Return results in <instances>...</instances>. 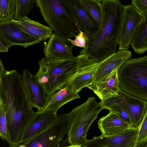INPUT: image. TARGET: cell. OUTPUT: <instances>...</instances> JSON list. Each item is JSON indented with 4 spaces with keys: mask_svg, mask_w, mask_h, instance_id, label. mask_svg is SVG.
<instances>
[{
    "mask_svg": "<svg viewBox=\"0 0 147 147\" xmlns=\"http://www.w3.org/2000/svg\"><path fill=\"white\" fill-rule=\"evenodd\" d=\"M12 45L0 33V52H7Z\"/></svg>",
    "mask_w": 147,
    "mask_h": 147,
    "instance_id": "4dcf8cb0",
    "label": "cell"
},
{
    "mask_svg": "<svg viewBox=\"0 0 147 147\" xmlns=\"http://www.w3.org/2000/svg\"><path fill=\"white\" fill-rule=\"evenodd\" d=\"M100 103L102 109L109 110L131 125V122L124 104L118 95L109 97Z\"/></svg>",
    "mask_w": 147,
    "mask_h": 147,
    "instance_id": "603a6c76",
    "label": "cell"
},
{
    "mask_svg": "<svg viewBox=\"0 0 147 147\" xmlns=\"http://www.w3.org/2000/svg\"><path fill=\"white\" fill-rule=\"evenodd\" d=\"M0 97L5 112L8 135L18 147L22 133L36 113L25 92L22 76L16 70H6L0 79Z\"/></svg>",
    "mask_w": 147,
    "mask_h": 147,
    "instance_id": "6da1fadb",
    "label": "cell"
},
{
    "mask_svg": "<svg viewBox=\"0 0 147 147\" xmlns=\"http://www.w3.org/2000/svg\"><path fill=\"white\" fill-rule=\"evenodd\" d=\"M98 126L105 136L118 135L132 129L130 124L111 112L99 119Z\"/></svg>",
    "mask_w": 147,
    "mask_h": 147,
    "instance_id": "ac0fdd59",
    "label": "cell"
},
{
    "mask_svg": "<svg viewBox=\"0 0 147 147\" xmlns=\"http://www.w3.org/2000/svg\"><path fill=\"white\" fill-rule=\"evenodd\" d=\"M0 137L8 142L10 147H13L9 138L5 112L1 102L0 105Z\"/></svg>",
    "mask_w": 147,
    "mask_h": 147,
    "instance_id": "4316f807",
    "label": "cell"
},
{
    "mask_svg": "<svg viewBox=\"0 0 147 147\" xmlns=\"http://www.w3.org/2000/svg\"><path fill=\"white\" fill-rule=\"evenodd\" d=\"M138 129V132L134 146L147 137V110Z\"/></svg>",
    "mask_w": 147,
    "mask_h": 147,
    "instance_id": "83f0119b",
    "label": "cell"
},
{
    "mask_svg": "<svg viewBox=\"0 0 147 147\" xmlns=\"http://www.w3.org/2000/svg\"><path fill=\"white\" fill-rule=\"evenodd\" d=\"M15 12V0H0V22L13 19Z\"/></svg>",
    "mask_w": 147,
    "mask_h": 147,
    "instance_id": "484cf974",
    "label": "cell"
},
{
    "mask_svg": "<svg viewBox=\"0 0 147 147\" xmlns=\"http://www.w3.org/2000/svg\"><path fill=\"white\" fill-rule=\"evenodd\" d=\"M65 147H82V146L80 145H70L69 146L67 145Z\"/></svg>",
    "mask_w": 147,
    "mask_h": 147,
    "instance_id": "836d02e7",
    "label": "cell"
},
{
    "mask_svg": "<svg viewBox=\"0 0 147 147\" xmlns=\"http://www.w3.org/2000/svg\"><path fill=\"white\" fill-rule=\"evenodd\" d=\"M57 113L43 110L36 112L23 129L19 140V144L32 138L47 129L57 119Z\"/></svg>",
    "mask_w": 147,
    "mask_h": 147,
    "instance_id": "7c38bea8",
    "label": "cell"
},
{
    "mask_svg": "<svg viewBox=\"0 0 147 147\" xmlns=\"http://www.w3.org/2000/svg\"><path fill=\"white\" fill-rule=\"evenodd\" d=\"M0 33L12 46L19 45L26 48L41 42L22 30L18 21L13 19L0 22Z\"/></svg>",
    "mask_w": 147,
    "mask_h": 147,
    "instance_id": "30bf717a",
    "label": "cell"
},
{
    "mask_svg": "<svg viewBox=\"0 0 147 147\" xmlns=\"http://www.w3.org/2000/svg\"><path fill=\"white\" fill-rule=\"evenodd\" d=\"M119 90L147 100V56L126 61L117 70Z\"/></svg>",
    "mask_w": 147,
    "mask_h": 147,
    "instance_id": "5b68a950",
    "label": "cell"
},
{
    "mask_svg": "<svg viewBox=\"0 0 147 147\" xmlns=\"http://www.w3.org/2000/svg\"><path fill=\"white\" fill-rule=\"evenodd\" d=\"M119 97L123 102L131 122L132 129H137L147 110V102L120 90Z\"/></svg>",
    "mask_w": 147,
    "mask_h": 147,
    "instance_id": "9a60e30c",
    "label": "cell"
},
{
    "mask_svg": "<svg viewBox=\"0 0 147 147\" xmlns=\"http://www.w3.org/2000/svg\"><path fill=\"white\" fill-rule=\"evenodd\" d=\"M18 21L22 30L40 42L46 40L53 34V30L49 26L27 17Z\"/></svg>",
    "mask_w": 147,
    "mask_h": 147,
    "instance_id": "44dd1931",
    "label": "cell"
},
{
    "mask_svg": "<svg viewBox=\"0 0 147 147\" xmlns=\"http://www.w3.org/2000/svg\"><path fill=\"white\" fill-rule=\"evenodd\" d=\"M131 52L127 50H118L98 62L92 84L103 80L113 70L119 69L126 61L131 58Z\"/></svg>",
    "mask_w": 147,
    "mask_h": 147,
    "instance_id": "5bb4252c",
    "label": "cell"
},
{
    "mask_svg": "<svg viewBox=\"0 0 147 147\" xmlns=\"http://www.w3.org/2000/svg\"><path fill=\"white\" fill-rule=\"evenodd\" d=\"M138 130L131 129L118 135L95 137L87 140L82 147H133Z\"/></svg>",
    "mask_w": 147,
    "mask_h": 147,
    "instance_id": "8fae6325",
    "label": "cell"
},
{
    "mask_svg": "<svg viewBox=\"0 0 147 147\" xmlns=\"http://www.w3.org/2000/svg\"><path fill=\"white\" fill-rule=\"evenodd\" d=\"M34 0H15V12L13 19L20 20L27 17L33 8Z\"/></svg>",
    "mask_w": 147,
    "mask_h": 147,
    "instance_id": "d4e9b609",
    "label": "cell"
},
{
    "mask_svg": "<svg viewBox=\"0 0 147 147\" xmlns=\"http://www.w3.org/2000/svg\"><path fill=\"white\" fill-rule=\"evenodd\" d=\"M133 147H147V137Z\"/></svg>",
    "mask_w": 147,
    "mask_h": 147,
    "instance_id": "1f68e13d",
    "label": "cell"
},
{
    "mask_svg": "<svg viewBox=\"0 0 147 147\" xmlns=\"http://www.w3.org/2000/svg\"><path fill=\"white\" fill-rule=\"evenodd\" d=\"M102 110L100 102L94 97L74 108L68 113L70 126L67 137L70 145L82 146L86 140L87 134L90 125Z\"/></svg>",
    "mask_w": 147,
    "mask_h": 147,
    "instance_id": "8992f818",
    "label": "cell"
},
{
    "mask_svg": "<svg viewBox=\"0 0 147 147\" xmlns=\"http://www.w3.org/2000/svg\"><path fill=\"white\" fill-rule=\"evenodd\" d=\"M131 4L137 10L143 14L145 17L147 18V0H133Z\"/></svg>",
    "mask_w": 147,
    "mask_h": 147,
    "instance_id": "f546056e",
    "label": "cell"
},
{
    "mask_svg": "<svg viewBox=\"0 0 147 147\" xmlns=\"http://www.w3.org/2000/svg\"><path fill=\"white\" fill-rule=\"evenodd\" d=\"M88 36L83 32L79 30V33L75 37L74 40L68 38V40L74 46L84 48L86 44V40Z\"/></svg>",
    "mask_w": 147,
    "mask_h": 147,
    "instance_id": "f1b7e54d",
    "label": "cell"
},
{
    "mask_svg": "<svg viewBox=\"0 0 147 147\" xmlns=\"http://www.w3.org/2000/svg\"><path fill=\"white\" fill-rule=\"evenodd\" d=\"M103 11L101 27L92 36H88L85 47L80 54L98 62L116 51L124 11V5L118 0H100Z\"/></svg>",
    "mask_w": 147,
    "mask_h": 147,
    "instance_id": "7a4b0ae2",
    "label": "cell"
},
{
    "mask_svg": "<svg viewBox=\"0 0 147 147\" xmlns=\"http://www.w3.org/2000/svg\"><path fill=\"white\" fill-rule=\"evenodd\" d=\"M124 8L119 37L118 50L129 48L133 34L144 17L131 4L124 5Z\"/></svg>",
    "mask_w": 147,
    "mask_h": 147,
    "instance_id": "ba28073f",
    "label": "cell"
},
{
    "mask_svg": "<svg viewBox=\"0 0 147 147\" xmlns=\"http://www.w3.org/2000/svg\"><path fill=\"white\" fill-rule=\"evenodd\" d=\"M1 100L0 97V105L1 104Z\"/></svg>",
    "mask_w": 147,
    "mask_h": 147,
    "instance_id": "e575fe53",
    "label": "cell"
},
{
    "mask_svg": "<svg viewBox=\"0 0 147 147\" xmlns=\"http://www.w3.org/2000/svg\"><path fill=\"white\" fill-rule=\"evenodd\" d=\"M82 56L79 54L61 59L44 57L38 61L39 69L35 75L47 96H50L74 78Z\"/></svg>",
    "mask_w": 147,
    "mask_h": 147,
    "instance_id": "3957f363",
    "label": "cell"
},
{
    "mask_svg": "<svg viewBox=\"0 0 147 147\" xmlns=\"http://www.w3.org/2000/svg\"><path fill=\"white\" fill-rule=\"evenodd\" d=\"M22 76L24 88L31 105L32 107L37 108L38 112L43 110L48 103L49 96L35 75L25 69Z\"/></svg>",
    "mask_w": 147,
    "mask_h": 147,
    "instance_id": "9c48e42d",
    "label": "cell"
},
{
    "mask_svg": "<svg viewBox=\"0 0 147 147\" xmlns=\"http://www.w3.org/2000/svg\"><path fill=\"white\" fill-rule=\"evenodd\" d=\"M99 62L93 61L88 57L83 55L78 71L69 83L78 93L84 87L92 84Z\"/></svg>",
    "mask_w": 147,
    "mask_h": 147,
    "instance_id": "2e32d148",
    "label": "cell"
},
{
    "mask_svg": "<svg viewBox=\"0 0 147 147\" xmlns=\"http://www.w3.org/2000/svg\"><path fill=\"white\" fill-rule=\"evenodd\" d=\"M83 7L100 28L103 23V11L100 0H80Z\"/></svg>",
    "mask_w": 147,
    "mask_h": 147,
    "instance_id": "cb8c5ba5",
    "label": "cell"
},
{
    "mask_svg": "<svg viewBox=\"0 0 147 147\" xmlns=\"http://www.w3.org/2000/svg\"><path fill=\"white\" fill-rule=\"evenodd\" d=\"M68 39L53 33L48 42H44L43 52L45 58L61 59L74 56L72 51L74 46Z\"/></svg>",
    "mask_w": 147,
    "mask_h": 147,
    "instance_id": "e0dca14e",
    "label": "cell"
},
{
    "mask_svg": "<svg viewBox=\"0 0 147 147\" xmlns=\"http://www.w3.org/2000/svg\"><path fill=\"white\" fill-rule=\"evenodd\" d=\"M45 21L57 35L75 37L80 30L63 0H35Z\"/></svg>",
    "mask_w": 147,
    "mask_h": 147,
    "instance_id": "277c9868",
    "label": "cell"
},
{
    "mask_svg": "<svg viewBox=\"0 0 147 147\" xmlns=\"http://www.w3.org/2000/svg\"><path fill=\"white\" fill-rule=\"evenodd\" d=\"M69 126L68 113L62 114L43 132L22 144L27 147H57L64 139Z\"/></svg>",
    "mask_w": 147,
    "mask_h": 147,
    "instance_id": "52a82bcc",
    "label": "cell"
},
{
    "mask_svg": "<svg viewBox=\"0 0 147 147\" xmlns=\"http://www.w3.org/2000/svg\"><path fill=\"white\" fill-rule=\"evenodd\" d=\"M5 70L2 62L0 59V79Z\"/></svg>",
    "mask_w": 147,
    "mask_h": 147,
    "instance_id": "d6a6232c",
    "label": "cell"
},
{
    "mask_svg": "<svg viewBox=\"0 0 147 147\" xmlns=\"http://www.w3.org/2000/svg\"><path fill=\"white\" fill-rule=\"evenodd\" d=\"M117 70L116 69L113 70L107 77L101 82L87 87L92 90L101 100L118 95L119 89Z\"/></svg>",
    "mask_w": 147,
    "mask_h": 147,
    "instance_id": "d6986e66",
    "label": "cell"
},
{
    "mask_svg": "<svg viewBox=\"0 0 147 147\" xmlns=\"http://www.w3.org/2000/svg\"><path fill=\"white\" fill-rule=\"evenodd\" d=\"M80 97L78 93L68 84L49 96L48 103L44 110L52 111L57 113L59 108L65 104Z\"/></svg>",
    "mask_w": 147,
    "mask_h": 147,
    "instance_id": "ffe728a7",
    "label": "cell"
},
{
    "mask_svg": "<svg viewBox=\"0 0 147 147\" xmlns=\"http://www.w3.org/2000/svg\"><path fill=\"white\" fill-rule=\"evenodd\" d=\"M130 45L135 52L140 55L147 51V18L144 17L136 29Z\"/></svg>",
    "mask_w": 147,
    "mask_h": 147,
    "instance_id": "7402d4cb",
    "label": "cell"
},
{
    "mask_svg": "<svg viewBox=\"0 0 147 147\" xmlns=\"http://www.w3.org/2000/svg\"><path fill=\"white\" fill-rule=\"evenodd\" d=\"M79 29L88 37L93 35L99 27L85 9L80 0H63Z\"/></svg>",
    "mask_w": 147,
    "mask_h": 147,
    "instance_id": "4fadbf2b",
    "label": "cell"
}]
</instances>
